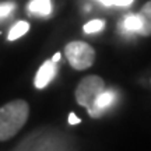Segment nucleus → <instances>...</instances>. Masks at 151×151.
<instances>
[{"label":"nucleus","instance_id":"nucleus-1","mask_svg":"<svg viewBox=\"0 0 151 151\" xmlns=\"http://www.w3.org/2000/svg\"><path fill=\"white\" fill-rule=\"evenodd\" d=\"M29 116V106L25 101L16 99L0 108V141L14 137L22 129Z\"/></svg>","mask_w":151,"mask_h":151},{"label":"nucleus","instance_id":"nucleus-2","mask_svg":"<svg viewBox=\"0 0 151 151\" xmlns=\"http://www.w3.org/2000/svg\"><path fill=\"white\" fill-rule=\"evenodd\" d=\"M65 55L69 63L76 70H87L95 62V50L91 45L83 41H73L65 48Z\"/></svg>","mask_w":151,"mask_h":151},{"label":"nucleus","instance_id":"nucleus-3","mask_svg":"<svg viewBox=\"0 0 151 151\" xmlns=\"http://www.w3.org/2000/svg\"><path fill=\"white\" fill-rule=\"evenodd\" d=\"M105 90V83L98 76H87L78 83L76 88V101L84 108H91L95 98Z\"/></svg>","mask_w":151,"mask_h":151},{"label":"nucleus","instance_id":"nucleus-4","mask_svg":"<svg viewBox=\"0 0 151 151\" xmlns=\"http://www.w3.org/2000/svg\"><path fill=\"white\" fill-rule=\"evenodd\" d=\"M116 99V94L112 91V90H104L97 98L95 101L92 102L91 108H88V113L91 115L92 118H98L101 116L106 109H109L113 105Z\"/></svg>","mask_w":151,"mask_h":151},{"label":"nucleus","instance_id":"nucleus-5","mask_svg":"<svg viewBox=\"0 0 151 151\" xmlns=\"http://www.w3.org/2000/svg\"><path fill=\"white\" fill-rule=\"evenodd\" d=\"M55 74H56V63H53L52 60H46L38 70L37 76H35V80H34V84L37 88L42 90L48 86L50 81L53 80Z\"/></svg>","mask_w":151,"mask_h":151},{"label":"nucleus","instance_id":"nucleus-6","mask_svg":"<svg viewBox=\"0 0 151 151\" xmlns=\"http://www.w3.org/2000/svg\"><path fill=\"white\" fill-rule=\"evenodd\" d=\"M139 17L141 20V28L139 34L143 37H150L151 35V0L147 1L146 4L141 7Z\"/></svg>","mask_w":151,"mask_h":151},{"label":"nucleus","instance_id":"nucleus-7","mask_svg":"<svg viewBox=\"0 0 151 151\" xmlns=\"http://www.w3.org/2000/svg\"><path fill=\"white\" fill-rule=\"evenodd\" d=\"M28 10L39 16H49L52 11V1L50 0H32L28 4Z\"/></svg>","mask_w":151,"mask_h":151},{"label":"nucleus","instance_id":"nucleus-8","mask_svg":"<svg viewBox=\"0 0 151 151\" xmlns=\"http://www.w3.org/2000/svg\"><path fill=\"white\" fill-rule=\"evenodd\" d=\"M122 28H123V31L126 32H137L140 31L141 28V20L139 14H129V16H126L123 18V21H122Z\"/></svg>","mask_w":151,"mask_h":151},{"label":"nucleus","instance_id":"nucleus-9","mask_svg":"<svg viewBox=\"0 0 151 151\" xmlns=\"http://www.w3.org/2000/svg\"><path fill=\"white\" fill-rule=\"evenodd\" d=\"M28 29H29V24L27 21H18L13 25L7 38H9V41H16L18 38H21L22 35H25L28 32Z\"/></svg>","mask_w":151,"mask_h":151},{"label":"nucleus","instance_id":"nucleus-10","mask_svg":"<svg viewBox=\"0 0 151 151\" xmlns=\"http://www.w3.org/2000/svg\"><path fill=\"white\" fill-rule=\"evenodd\" d=\"M105 27V22L102 20H91L90 22H87L84 25V32L86 34H95L98 31H101Z\"/></svg>","mask_w":151,"mask_h":151},{"label":"nucleus","instance_id":"nucleus-11","mask_svg":"<svg viewBox=\"0 0 151 151\" xmlns=\"http://www.w3.org/2000/svg\"><path fill=\"white\" fill-rule=\"evenodd\" d=\"M101 3H102L104 6H106V7H109V6H119V7H127V6H130L134 0H99Z\"/></svg>","mask_w":151,"mask_h":151},{"label":"nucleus","instance_id":"nucleus-12","mask_svg":"<svg viewBox=\"0 0 151 151\" xmlns=\"http://www.w3.org/2000/svg\"><path fill=\"white\" fill-rule=\"evenodd\" d=\"M14 7H16L14 3H3V4H0V18H4L9 14H11Z\"/></svg>","mask_w":151,"mask_h":151},{"label":"nucleus","instance_id":"nucleus-13","mask_svg":"<svg viewBox=\"0 0 151 151\" xmlns=\"http://www.w3.org/2000/svg\"><path fill=\"white\" fill-rule=\"evenodd\" d=\"M80 122H81V119L77 118V116H76V113L71 112L70 115H69V123L70 124H77V123H80Z\"/></svg>","mask_w":151,"mask_h":151},{"label":"nucleus","instance_id":"nucleus-14","mask_svg":"<svg viewBox=\"0 0 151 151\" xmlns=\"http://www.w3.org/2000/svg\"><path fill=\"white\" fill-rule=\"evenodd\" d=\"M50 60H52L53 63H58V62L60 60V53H59V52H58V53H55V56H53V58H52Z\"/></svg>","mask_w":151,"mask_h":151}]
</instances>
